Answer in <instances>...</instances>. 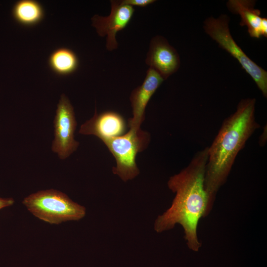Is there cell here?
Segmentation results:
<instances>
[{
  "label": "cell",
  "mask_w": 267,
  "mask_h": 267,
  "mask_svg": "<svg viewBox=\"0 0 267 267\" xmlns=\"http://www.w3.org/2000/svg\"><path fill=\"white\" fill-rule=\"evenodd\" d=\"M208 147L198 151L187 167L168 181L169 188L175 193L171 207L157 217L154 229L157 233L182 227L188 248L198 251L202 244L197 234L199 220L204 217L208 196L204 189V177Z\"/></svg>",
  "instance_id": "1"
},
{
  "label": "cell",
  "mask_w": 267,
  "mask_h": 267,
  "mask_svg": "<svg viewBox=\"0 0 267 267\" xmlns=\"http://www.w3.org/2000/svg\"><path fill=\"white\" fill-rule=\"evenodd\" d=\"M254 98L242 99L236 111L223 121L210 147L204 177L208 204L204 215L212 209L216 195L225 183L239 152L260 127L255 119Z\"/></svg>",
  "instance_id": "2"
},
{
  "label": "cell",
  "mask_w": 267,
  "mask_h": 267,
  "mask_svg": "<svg viewBox=\"0 0 267 267\" xmlns=\"http://www.w3.org/2000/svg\"><path fill=\"white\" fill-rule=\"evenodd\" d=\"M22 204L39 219L50 224L79 221L86 214V208L66 194L53 189L41 190L24 198Z\"/></svg>",
  "instance_id": "3"
},
{
  "label": "cell",
  "mask_w": 267,
  "mask_h": 267,
  "mask_svg": "<svg viewBox=\"0 0 267 267\" xmlns=\"http://www.w3.org/2000/svg\"><path fill=\"white\" fill-rule=\"evenodd\" d=\"M115 159L116 165L112 172L123 181L136 177L139 170L136 163L138 153L145 150L150 142L149 133L138 129H130L123 135L101 139Z\"/></svg>",
  "instance_id": "4"
},
{
  "label": "cell",
  "mask_w": 267,
  "mask_h": 267,
  "mask_svg": "<svg viewBox=\"0 0 267 267\" xmlns=\"http://www.w3.org/2000/svg\"><path fill=\"white\" fill-rule=\"evenodd\" d=\"M229 17L224 14L218 18L210 17L204 22L206 33L235 58L251 76L263 96L267 97V72L252 60L236 44L229 28Z\"/></svg>",
  "instance_id": "5"
},
{
  "label": "cell",
  "mask_w": 267,
  "mask_h": 267,
  "mask_svg": "<svg viewBox=\"0 0 267 267\" xmlns=\"http://www.w3.org/2000/svg\"><path fill=\"white\" fill-rule=\"evenodd\" d=\"M53 124L52 150L61 159H65L77 150L79 143L74 138L77 122L74 108L64 94L61 95L57 104Z\"/></svg>",
  "instance_id": "6"
},
{
  "label": "cell",
  "mask_w": 267,
  "mask_h": 267,
  "mask_svg": "<svg viewBox=\"0 0 267 267\" xmlns=\"http://www.w3.org/2000/svg\"><path fill=\"white\" fill-rule=\"evenodd\" d=\"M111 10L107 16L95 15L92 18V25L101 37L106 36V47L112 51L118 48L116 39L117 33L125 29L131 21L134 9L125 4L121 0H111Z\"/></svg>",
  "instance_id": "7"
},
{
  "label": "cell",
  "mask_w": 267,
  "mask_h": 267,
  "mask_svg": "<svg viewBox=\"0 0 267 267\" xmlns=\"http://www.w3.org/2000/svg\"><path fill=\"white\" fill-rule=\"evenodd\" d=\"M180 62L178 53L166 39L156 36L151 40L145 63L164 80L178 70Z\"/></svg>",
  "instance_id": "8"
},
{
  "label": "cell",
  "mask_w": 267,
  "mask_h": 267,
  "mask_svg": "<svg viewBox=\"0 0 267 267\" xmlns=\"http://www.w3.org/2000/svg\"><path fill=\"white\" fill-rule=\"evenodd\" d=\"M164 81L156 71L149 68L142 84L133 90L130 96L133 114L128 120L130 129L140 128L145 119L146 106Z\"/></svg>",
  "instance_id": "9"
},
{
  "label": "cell",
  "mask_w": 267,
  "mask_h": 267,
  "mask_svg": "<svg viewBox=\"0 0 267 267\" xmlns=\"http://www.w3.org/2000/svg\"><path fill=\"white\" fill-rule=\"evenodd\" d=\"M126 130V122L118 113L108 111L97 114L95 110L93 116L81 126L79 133L101 140L123 135Z\"/></svg>",
  "instance_id": "10"
},
{
  "label": "cell",
  "mask_w": 267,
  "mask_h": 267,
  "mask_svg": "<svg viewBox=\"0 0 267 267\" xmlns=\"http://www.w3.org/2000/svg\"><path fill=\"white\" fill-rule=\"evenodd\" d=\"M255 4L254 0H229L226 5L230 11L240 15V25L247 27L250 37L267 38V18L261 16V11L254 8Z\"/></svg>",
  "instance_id": "11"
},
{
  "label": "cell",
  "mask_w": 267,
  "mask_h": 267,
  "mask_svg": "<svg viewBox=\"0 0 267 267\" xmlns=\"http://www.w3.org/2000/svg\"><path fill=\"white\" fill-rule=\"evenodd\" d=\"M12 14L14 20L20 25L32 26L42 20L44 11L42 5L37 1L20 0L14 5Z\"/></svg>",
  "instance_id": "12"
},
{
  "label": "cell",
  "mask_w": 267,
  "mask_h": 267,
  "mask_svg": "<svg viewBox=\"0 0 267 267\" xmlns=\"http://www.w3.org/2000/svg\"><path fill=\"white\" fill-rule=\"evenodd\" d=\"M50 68L56 74L66 76L74 73L79 66L76 54L70 49L60 47L54 50L48 60Z\"/></svg>",
  "instance_id": "13"
},
{
  "label": "cell",
  "mask_w": 267,
  "mask_h": 267,
  "mask_svg": "<svg viewBox=\"0 0 267 267\" xmlns=\"http://www.w3.org/2000/svg\"><path fill=\"white\" fill-rule=\"evenodd\" d=\"M155 0H123L121 2L125 4H127L133 7L136 6L139 7H145L150 4L154 3Z\"/></svg>",
  "instance_id": "14"
},
{
  "label": "cell",
  "mask_w": 267,
  "mask_h": 267,
  "mask_svg": "<svg viewBox=\"0 0 267 267\" xmlns=\"http://www.w3.org/2000/svg\"><path fill=\"white\" fill-rule=\"evenodd\" d=\"M14 203V200L12 198H3L0 197V210L9 206Z\"/></svg>",
  "instance_id": "15"
}]
</instances>
